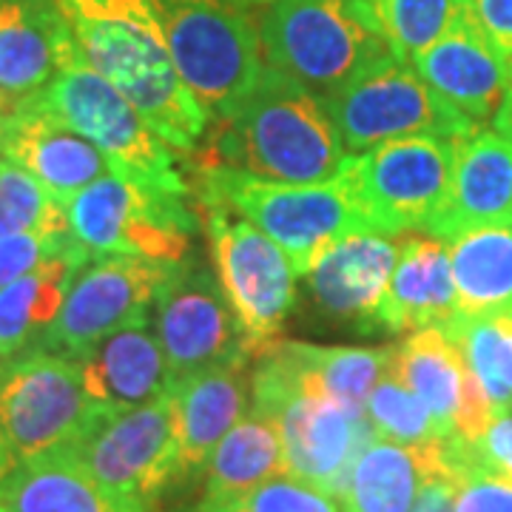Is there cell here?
Here are the masks:
<instances>
[{"label": "cell", "instance_id": "1", "mask_svg": "<svg viewBox=\"0 0 512 512\" xmlns=\"http://www.w3.org/2000/svg\"><path fill=\"white\" fill-rule=\"evenodd\" d=\"M211 123L202 165L237 168L259 180L325 183L350 157L322 94L268 63L237 106Z\"/></svg>", "mask_w": 512, "mask_h": 512}, {"label": "cell", "instance_id": "2", "mask_svg": "<svg viewBox=\"0 0 512 512\" xmlns=\"http://www.w3.org/2000/svg\"><path fill=\"white\" fill-rule=\"evenodd\" d=\"M55 3L94 72L126 94L165 143L194 151L211 120L171 63L154 0Z\"/></svg>", "mask_w": 512, "mask_h": 512}, {"label": "cell", "instance_id": "3", "mask_svg": "<svg viewBox=\"0 0 512 512\" xmlns=\"http://www.w3.org/2000/svg\"><path fill=\"white\" fill-rule=\"evenodd\" d=\"M200 202H217L251 222L274 239L302 276L339 239L370 231L350 157L325 183H274L237 168L202 165Z\"/></svg>", "mask_w": 512, "mask_h": 512}, {"label": "cell", "instance_id": "4", "mask_svg": "<svg viewBox=\"0 0 512 512\" xmlns=\"http://www.w3.org/2000/svg\"><path fill=\"white\" fill-rule=\"evenodd\" d=\"M251 410L276 421L288 473L333 495L342 490L353 458L376 436L365 413L330 399L305 379L285 339L259 353L251 376Z\"/></svg>", "mask_w": 512, "mask_h": 512}, {"label": "cell", "instance_id": "5", "mask_svg": "<svg viewBox=\"0 0 512 512\" xmlns=\"http://www.w3.org/2000/svg\"><path fill=\"white\" fill-rule=\"evenodd\" d=\"M35 97L94 148H100L114 174L168 194H191L174 146L148 126L126 94L94 72L80 49L66 57V63Z\"/></svg>", "mask_w": 512, "mask_h": 512}, {"label": "cell", "instance_id": "6", "mask_svg": "<svg viewBox=\"0 0 512 512\" xmlns=\"http://www.w3.org/2000/svg\"><path fill=\"white\" fill-rule=\"evenodd\" d=\"M154 9L185 89L208 120L228 114L265 66L254 20L234 0H154Z\"/></svg>", "mask_w": 512, "mask_h": 512}, {"label": "cell", "instance_id": "7", "mask_svg": "<svg viewBox=\"0 0 512 512\" xmlns=\"http://www.w3.org/2000/svg\"><path fill=\"white\" fill-rule=\"evenodd\" d=\"M322 100L350 154L404 137L461 140L481 128L433 92L413 63L396 55L376 60L333 92L322 94Z\"/></svg>", "mask_w": 512, "mask_h": 512}, {"label": "cell", "instance_id": "8", "mask_svg": "<svg viewBox=\"0 0 512 512\" xmlns=\"http://www.w3.org/2000/svg\"><path fill=\"white\" fill-rule=\"evenodd\" d=\"M262 60L328 94L376 60L393 55L348 0H271L256 20Z\"/></svg>", "mask_w": 512, "mask_h": 512}, {"label": "cell", "instance_id": "9", "mask_svg": "<svg viewBox=\"0 0 512 512\" xmlns=\"http://www.w3.org/2000/svg\"><path fill=\"white\" fill-rule=\"evenodd\" d=\"M72 234L92 256H140L180 262L200 222L188 197L157 191L109 171L66 202Z\"/></svg>", "mask_w": 512, "mask_h": 512}, {"label": "cell", "instance_id": "10", "mask_svg": "<svg viewBox=\"0 0 512 512\" xmlns=\"http://www.w3.org/2000/svg\"><path fill=\"white\" fill-rule=\"evenodd\" d=\"M103 416L74 359L46 350L0 359V427L20 461L72 450Z\"/></svg>", "mask_w": 512, "mask_h": 512}, {"label": "cell", "instance_id": "11", "mask_svg": "<svg viewBox=\"0 0 512 512\" xmlns=\"http://www.w3.org/2000/svg\"><path fill=\"white\" fill-rule=\"evenodd\" d=\"M202 208L217 279L251 356H259L279 339L299 274L288 254L251 222L217 202H202Z\"/></svg>", "mask_w": 512, "mask_h": 512}, {"label": "cell", "instance_id": "12", "mask_svg": "<svg viewBox=\"0 0 512 512\" xmlns=\"http://www.w3.org/2000/svg\"><path fill=\"white\" fill-rule=\"evenodd\" d=\"M151 308L154 336L168 367V387L208 367L251 362V350L220 279L194 251L168 268Z\"/></svg>", "mask_w": 512, "mask_h": 512}, {"label": "cell", "instance_id": "13", "mask_svg": "<svg viewBox=\"0 0 512 512\" xmlns=\"http://www.w3.org/2000/svg\"><path fill=\"white\" fill-rule=\"evenodd\" d=\"M456 160V140L404 137L350 154V171L370 231L402 237L424 231L444 205Z\"/></svg>", "mask_w": 512, "mask_h": 512}, {"label": "cell", "instance_id": "14", "mask_svg": "<svg viewBox=\"0 0 512 512\" xmlns=\"http://www.w3.org/2000/svg\"><path fill=\"white\" fill-rule=\"evenodd\" d=\"M168 268V262L140 256H92L74 276L55 325L35 350L80 359L111 333L148 325V311Z\"/></svg>", "mask_w": 512, "mask_h": 512}, {"label": "cell", "instance_id": "15", "mask_svg": "<svg viewBox=\"0 0 512 512\" xmlns=\"http://www.w3.org/2000/svg\"><path fill=\"white\" fill-rule=\"evenodd\" d=\"M66 453L103 487L151 507L174 481H180L171 396L163 393L143 407L97 419Z\"/></svg>", "mask_w": 512, "mask_h": 512}, {"label": "cell", "instance_id": "16", "mask_svg": "<svg viewBox=\"0 0 512 512\" xmlns=\"http://www.w3.org/2000/svg\"><path fill=\"white\" fill-rule=\"evenodd\" d=\"M387 373H393L424 402L441 439L458 436L473 441L495 419L493 407L481 396L464 362L456 336L444 325L407 333L399 345L390 348Z\"/></svg>", "mask_w": 512, "mask_h": 512}, {"label": "cell", "instance_id": "17", "mask_svg": "<svg viewBox=\"0 0 512 512\" xmlns=\"http://www.w3.org/2000/svg\"><path fill=\"white\" fill-rule=\"evenodd\" d=\"M419 77L470 120L493 123L510 83V60L481 32L470 0H458L444 35L413 57Z\"/></svg>", "mask_w": 512, "mask_h": 512}, {"label": "cell", "instance_id": "18", "mask_svg": "<svg viewBox=\"0 0 512 512\" xmlns=\"http://www.w3.org/2000/svg\"><path fill=\"white\" fill-rule=\"evenodd\" d=\"M0 157L29 171L63 205L111 171L100 148L46 109L35 94L6 111Z\"/></svg>", "mask_w": 512, "mask_h": 512}, {"label": "cell", "instance_id": "19", "mask_svg": "<svg viewBox=\"0 0 512 512\" xmlns=\"http://www.w3.org/2000/svg\"><path fill=\"white\" fill-rule=\"evenodd\" d=\"M402 254L399 237L379 231H356L339 239L308 271V291L319 311L359 328H376V313L396 262Z\"/></svg>", "mask_w": 512, "mask_h": 512}, {"label": "cell", "instance_id": "20", "mask_svg": "<svg viewBox=\"0 0 512 512\" xmlns=\"http://www.w3.org/2000/svg\"><path fill=\"white\" fill-rule=\"evenodd\" d=\"M504 220H512V143L495 128H478L456 140L447 197L421 234L453 239L461 231Z\"/></svg>", "mask_w": 512, "mask_h": 512}, {"label": "cell", "instance_id": "21", "mask_svg": "<svg viewBox=\"0 0 512 512\" xmlns=\"http://www.w3.org/2000/svg\"><path fill=\"white\" fill-rule=\"evenodd\" d=\"M447 478L444 439L430 444L373 436L353 458L339 490L342 512H413L427 484Z\"/></svg>", "mask_w": 512, "mask_h": 512}, {"label": "cell", "instance_id": "22", "mask_svg": "<svg viewBox=\"0 0 512 512\" xmlns=\"http://www.w3.org/2000/svg\"><path fill=\"white\" fill-rule=\"evenodd\" d=\"M168 396L177 427L180 478L200 476L205 473L217 444L248 413V362H228L200 370L183 382L171 384Z\"/></svg>", "mask_w": 512, "mask_h": 512}, {"label": "cell", "instance_id": "23", "mask_svg": "<svg viewBox=\"0 0 512 512\" xmlns=\"http://www.w3.org/2000/svg\"><path fill=\"white\" fill-rule=\"evenodd\" d=\"M77 49L55 0H0V100L37 94Z\"/></svg>", "mask_w": 512, "mask_h": 512}, {"label": "cell", "instance_id": "24", "mask_svg": "<svg viewBox=\"0 0 512 512\" xmlns=\"http://www.w3.org/2000/svg\"><path fill=\"white\" fill-rule=\"evenodd\" d=\"M92 404L106 413H126L168 393V367L148 325L111 333L89 353L74 359Z\"/></svg>", "mask_w": 512, "mask_h": 512}, {"label": "cell", "instance_id": "25", "mask_svg": "<svg viewBox=\"0 0 512 512\" xmlns=\"http://www.w3.org/2000/svg\"><path fill=\"white\" fill-rule=\"evenodd\" d=\"M456 316V285L447 242L427 234L402 239V254L390 276L382 308L376 313V328L387 333H413L450 325Z\"/></svg>", "mask_w": 512, "mask_h": 512}, {"label": "cell", "instance_id": "26", "mask_svg": "<svg viewBox=\"0 0 512 512\" xmlns=\"http://www.w3.org/2000/svg\"><path fill=\"white\" fill-rule=\"evenodd\" d=\"M0 512H148V507L103 487L69 453H55L20 461L0 484Z\"/></svg>", "mask_w": 512, "mask_h": 512}, {"label": "cell", "instance_id": "27", "mask_svg": "<svg viewBox=\"0 0 512 512\" xmlns=\"http://www.w3.org/2000/svg\"><path fill=\"white\" fill-rule=\"evenodd\" d=\"M89 259L92 254L77 245L0 288V359H15L40 345L46 330L55 325L74 276Z\"/></svg>", "mask_w": 512, "mask_h": 512}, {"label": "cell", "instance_id": "28", "mask_svg": "<svg viewBox=\"0 0 512 512\" xmlns=\"http://www.w3.org/2000/svg\"><path fill=\"white\" fill-rule=\"evenodd\" d=\"M447 242L458 316H498L512 311V220L478 225Z\"/></svg>", "mask_w": 512, "mask_h": 512}, {"label": "cell", "instance_id": "29", "mask_svg": "<svg viewBox=\"0 0 512 512\" xmlns=\"http://www.w3.org/2000/svg\"><path fill=\"white\" fill-rule=\"evenodd\" d=\"M282 473H288V464L276 421L265 413L248 410L217 444L205 467L202 504L234 501Z\"/></svg>", "mask_w": 512, "mask_h": 512}, {"label": "cell", "instance_id": "30", "mask_svg": "<svg viewBox=\"0 0 512 512\" xmlns=\"http://www.w3.org/2000/svg\"><path fill=\"white\" fill-rule=\"evenodd\" d=\"M285 348L308 382L356 413H365L370 390L390 367V348H325L288 339Z\"/></svg>", "mask_w": 512, "mask_h": 512}, {"label": "cell", "instance_id": "31", "mask_svg": "<svg viewBox=\"0 0 512 512\" xmlns=\"http://www.w3.org/2000/svg\"><path fill=\"white\" fill-rule=\"evenodd\" d=\"M456 336L464 362L495 416L512 413V311L444 325Z\"/></svg>", "mask_w": 512, "mask_h": 512}, {"label": "cell", "instance_id": "32", "mask_svg": "<svg viewBox=\"0 0 512 512\" xmlns=\"http://www.w3.org/2000/svg\"><path fill=\"white\" fill-rule=\"evenodd\" d=\"M356 18L390 46V52L413 63L430 49L456 15L458 0H348Z\"/></svg>", "mask_w": 512, "mask_h": 512}, {"label": "cell", "instance_id": "33", "mask_svg": "<svg viewBox=\"0 0 512 512\" xmlns=\"http://www.w3.org/2000/svg\"><path fill=\"white\" fill-rule=\"evenodd\" d=\"M12 234H69V220L46 185L0 157V237Z\"/></svg>", "mask_w": 512, "mask_h": 512}, {"label": "cell", "instance_id": "34", "mask_svg": "<svg viewBox=\"0 0 512 512\" xmlns=\"http://www.w3.org/2000/svg\"><path fill=\"white\" fill-rule=\"evenodd\" d=\"M365 413L373 433L384 439L402 441V444H430L441 439L430 410L393 373H384L379 384L370 390Z\"/></svg>", "mask_w": 512, "mask_h": 512}, {"label": "cell", "instance_id": "35", "mask_svg": "<svg viewBox=\"0 0 512 512\" xmlns=\"http://www.w3.org/2000/svg\"><path fill=\"white\" fill-rule=\"evenodd\" d=\"M200 507L208 512H342L336 495L291 473L271 478L234 501H225V504L200 501Z\"/></svg>", "mask_w": 512, "mask_h": 512}, {"label": "cell", "instance_id": "36", "mask_svg": "<svg viewBox=\"0 0 512 512\" xmlns=\"http://www.w3.org/2000/svg\"><path fill=\"white\" fill-rule=\"evenodd\" d=\"M80 242L72 234H12L0 237V288L15 282L37 265L74 251Z\"/></svg>", "mask_w": 512, "mask_h": 512}, {"label": "cell", "instance_id": "37", "mask_svg": "<svg viewBox=\"0 0 512 512\" xmlns=\"http://www.w3.org/2000/svg\"><path fill=\"white\" fill-rule=\"evenodd\" d=\"M453 512H512V481L467 464L453 481Z\"/></svg>", "mask_w": 512, "mask_h": 512}, {"label": "cell", "instance_id": "38", "mask_svg": "<svg viewBox=\"0 0 512 512\" xmlns=\"http://www.w3.org/2000/svg\"><path fill=\"white\" fill-rule=\"evenodd\" d=\"M461 447H464L467 464L512 481V413L495 416L478 439H461Z\"/></svg>", "mask_w": 512, "mask_h": 512}, {"label": "cell", "instance_id": "39", "mask_svg": "<svg viewBox=\"0 0 512 512\" xmlns=\"http://www.w3.org/2000/svg\"><path fill=\"white\" fill-rule=\"evenodd\" d=\"M470 6L498 55L512 60V0H470Z\"/></svg>", "mask_w": 512, "mask_h": 512}, {"label": "cell", "instance_id": "40", "mask_svg": "<svg viewBox=\"0 0 512 512\" xmlns=\"http://www.w3.org/2000/svg\"><path fill=\"white\" fill-rule=\"evenodd\" d=\"M413 512H453V484L447 478L427 484Z\"/></svg>", "mask_w": 512, "mask_h": 512}, {"label": "cell", "instance_id": "41", "mask_svg": "<svg viewBox=\"0 0 512 512\" xmlns=\"http://www.w3.org/2000/svg\"><path fill=\"white\" fill-rule=\"evenodd\" d=\"M493 126L501 137H507V140L512 143V60H510V83H507V94H504V100H501V109L495 111Z\"/></svg>", "mask_w": 512, "mask_h": 512}, {"label": "cell", "instance_id": "42", "mask_svg": "<svg viewBox=\"0 0 512 512\" xmlns=\"http://www.w3.org/2000/svg\"><path fill=\"white\" fill-rule=\"evenodd\" d=\"M18 464H20L18 453L12 450V444H9L6 433H3V427H0V484L12 476V470H15Z\"/></svg>", "mask_w": 512, "mask_h": 512}, {"label": "cell", "instance_id": "43", "mask_svg": "<svg viewBox=\"0 0 512 512\" xmlns=\"http://www.w3.org/2000/svg\"><path fill=\"white\" fill-rule=\"evenodd\" d=\"M239 6H259V3H271V0H234Z\"/></svg>", "mask_w": 512, "mask_h": 512}, {"label": "cell", "instance_id": "44", "mask_svg": "<svg viewBox=\"0 0 512 512\" xmlns=\"http://www.w3.org/2000/svg\"><path fill=\"white\" fill-rule=\"evenodd\" d=\"M6 111H0V146H3V123H6Z\"/></svg>", "mask_w": 512, "mask_h": 512}, {"label": "cell", "instance_id": "45", "mask_svg": "<svg viewBox=\"0 0 512 512\" xmlns=\"http://www.w3.org/2000/svg\"><path fill=\"white\" fill-rule=\"evenodd\" d=\"M6 109H12V106H9V103H3V100H0V111H6Z\"/></svg>", "mask_w": 512, "mask_h": 512}, {"label": "cell", "instance_id": "46", "mask_svg": "<svg viewBox=\"0 0 512 512\" xmlns=\"http://www.w3.org/2000/svg\"><path fill=\"white\" fill-rule=\"evenodd\" d=\"M188 512H208V510H202L200 504H197V507H194V510H188Z\"/></svg>", "mask_w": 512, "mask_h": 512}]
</instances>
